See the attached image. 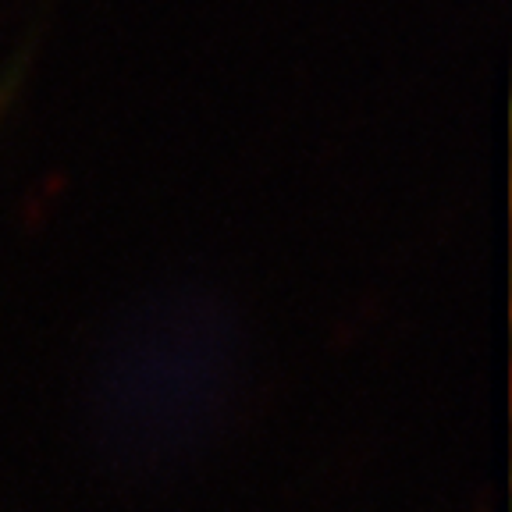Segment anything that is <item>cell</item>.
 Masks as SVG:
<instances>
[{
    "label": "cell",
    "mask_w": 512,
    "mask_h": 512,
    "mask_svg": "<svg viewBox=\"0 0 512 512\" xmlns=\"http://www.w3.org/2000/svg\"><path fill=\"white\" fill-rule=\"evenodd\" d=\"M36 36H40V29L32 25V32H25L22 43L11 50L8 61L0 64V111L11 104V96H15L18 86H22V75H25V68H29V61H32V47H36Z\"/></svg>",
    "instance_id": "obj_1"
}]
</instances>
